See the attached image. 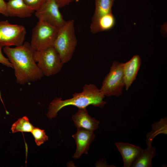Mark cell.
Here are the masks:
<instances>
[{
    "label": "cell",
    "mask_w": 167,
    "mask_h": 167,
    "mask_svg": "<svg viewBox=\"0 0 167 167\" xmlns=\"http://www.w3.org/2000/svg\"><path fill=\"white\" fill-rule=\"evenodd\" d=\"M3 50L13 66L18 84L24 85L35 82L44 76L34 60L35 50L28 42L14 48L4 47Z\"/></svg>",
    "instance_id": "obj_1"
},
{
    "label": "cell",
    "mask_w": 167,
    "mask_h": 167,
    "mask_svg": "<svg viewBox=\"0 0 167 167\" xmlns=\"http://www.w3.org/2000/svg\"><path fill=\"white\" fill-rule=\"evenodd\" d=\"M105 96L95 84H86L82 92L74 93L71 98L62 100L61 98L56 97L49 105L47 115L50 119L55 118L60 110L69 105L78 109L86 108L90 105L102 108L106 103L104 100Z\"/></svg>",
    "instance_id": "obj_2"
},
{
    "label": "cell",
    "mask_w": 167,
    "mask_h": 167,
    "mask_svg": "<svg viewBox=\"0 0 167 167\" xmlns=\"http://www.w3.org/2000/svg\"><path fill=\"white\" fill-rule=\"evenodd\" d=\"M77 43L75 34L74 21H66L59 28L53 46L64 64L71 59Z\"/></svg>",
    "instance_id": "obj_3"
},
{
    "label": "cell",
    "mask_w": 167,
    "mask_h": 167,
    "mask_svg": "<svg viewBox=\"0 0 167 167\" xmlns=\"http://www.w3.org/2000/svg\"><path fill=\"white\" fill-rule=\"evenodd\" d=\"M34 60L43 75L49 77L56 75L61 70L64 63L53 46L41 50H35Z\"/></svg>",
    "instance_id": "obj_4"
},
{
    "label": "cell",
    "mask_w": 167,
    "mask_h": 167,
    "mask_svg": "<svg viewBox=\"0 0 167 167\" xmlns=\"http://www.w3.org/2000/svg\"><path fill=\"white\" fill-rule=\"evenodd\" d=\"M59 29L44 20H38L32 30L31 46L37 50L53 46Z\"/></svg>",
    "instance_id": "obj_5"
},
{
    "label": "cell",
    "mask_w": 167,
    "mask_h": 167,
    "mask_svg": "<svg viewBox=\"0 0 167 167\" xmlns=\"http://www.w3.org/2000/svg\"><path fill=\"white\" fill-rule=\"evenodd\" d=\"M124 87L123 63L114 61L109 72L103 81L100 90L105 96L118 97L122 94Z\"/></svg>",
    "instance_id": "obj_6"
},
{
    "label": "cell",
    "mask_w": 167,
    "mask_h": 167,
    "mask_svg": "<svg viewBox=\"0 0 167 167\" xmlns=\"http://www.w3.org/2000/svg\"><path fill=\"white\" fill-rule=\"evenodd\" d=\"M26 30L23 25L10 24L8 20L0 21V46L22 45Z\"/></svg>",
    "instance_id": "obj_7"
},
{
    "label": "cell",
    "mask_w": 167,
    "mask_h": 167,
    "mask_svg": "<svg viewBox=\"0 0 167 167\" xmlns=\"http://www.w3.org/2000/svg\"><path fill=\"white\" fill-rule=\"evenodd\" d=\"M55 0H46L35 13L38 20H44L59 28L65 24V21Z\"/></svg>",
    "instance_id": "obj_8"
},
{
    "label": "cell",
    "mask_w": 167,
    "mask_h": 167,
    "mask_svg": "<svg viewBox=\"0 0 167 167\" xmlns=\"http://www.w3.org/2000/svg\"><path fill=\"white\" fill-rule=\"evenodd\" d=\"M76 146V149L73 157L79 159L83 154H87L90 144L94 140L95 135L93 132L82 129H77L76 133L72 135Z\"/></svg>",
    "instance_id": "obj_9"
},
{
    "label": "cell",
    "mask_w": 167,
    "mask_h": 167,
    "mask_svg": "<svg viewBox=\"0 0 167 167\" xmlns=\"http://www.w3.org/2000/svg\"><path fill=\"white\" fill-rule=\"evenodd\" d=\"M115 145L122 156L124 167H131L143 150L139 146L127 143L116 142Z\"/></svg>",
    "instance_id": "obj_10"
},
{
    "label": "cell",
    "mask_w": 167,
    "mask_h": 167,
    "mask_svg": "<svg viewBox=\"0 0 167 167\" xmlns=\"http://www.w3.org/2000/svg\"><path fill=\"white\" fill-rule=\"evenodd\" d=\"M72 119L77 129H82L94 132L98 127L99 121L88 114L86 108L78 109L72 115Z\"/></svg>",
    "instance_id": "obj_11"
},
{
    "label": "cell",
    "mask_w": 167,
    "mask_h": 167,
    "mask_svg": "<svg viewBox=\"0 0 167 167\" xmlns=\"http://www.w3.org/2000/svg\"><path fill=\"white\" fill-rule=\"evenodd\" d=\"M141 63L138 55H135L129 61L123 63V71L126 90H128L135 79Z\"/></svg>",
    "instance_id": "obj_12"
},
{
    "label": "cell",
    "mask_w": 167,
    "mask_h": 167,
    "mask_svg": "<svg viewBox=\"0 0 167 167\" xmlns=\"http://www.w3.org/2000/svg\"><path fill=\"white\" fill-rule=\"evenodd\" d=\"M6 10L8 16L20 18L30 17L35 11L24 0H8L6 2Z\"/></svg>",
    "instance_id": "obj_13"
},
{
    "label": "cell",
    "mask_w": 167,
    "mask_h": 167,
    "mask_svg": "<svg viewBox=\"0 0 167 167\" xmlns=\"http://www.w3.org/2000/svg\"><path fill=\"white\" fill-rule=\"evenodd\" d=\"M115 24V19L112 12L92 20L90 25L91 32L95 34L109 30Z\"/></svg>",
    "instance_id": "obj_14"
},
{
    "label": "cell",
    "mask_w": 167,
    "mask_h": 167,
    "mask_svg": "<svg viewBox=\"0 0 167 167\" xmlns=\"http://www.w3.org/2000/svg\"><path fill=\"white\" fill-rule=\"evenodd\" d=\"M156 149L152 144L147 146L133 164L131 167H151L152 159L156 155Z\"/></svg>",
    "instance_id": "obj_15"
},
{
    "label": "cell",
    "mask_w": 167,
    "mask_h": 167,
    "mask_svg": "<svg viewBox=\"0 0 167 167\" xmlns=\"http://www.w3.org/2000/svg\"><path fill=\"white\" fill-rule=\"evenodd\" d=\"M160 134H167V118H161L152 125V130L147 133L146 136L147 146L152 144L154 138Z\"/></svg>",
    "instance_id": "obj_16"
},
{
    "label": "cell",
    "mask_w": 167,
    "mask_h": 167,
    "mask_svg": "<svg viewBox=\"0 0 167 167\" xmlns=\"http://www.w3.org/2000/svg\"><path fill=\"white\" fill-rule=\"evenodd\" d=\"M115 0H95V9L92 20L112 12Z\"/></svg>",
    "instance_id": "obj_17"
},
{
    "label": "cell",
    "mask_w": 167,
    "mask_h": 167,
    "mask_svg": "<svg viewBox=\"0 0 167 167\" xmlns=\"http://www.w3.org/2000/svg\"><path fill=\"white\" fill-rule=\"evenodd\" d=\"M34 127L29 122L28 118L24 116L14 123L11 129L12 133L19 131L31 132Z\"/></svg>",
    "instance_id": "obj_18"
},
{
    "label": "cell",
    "mask_w": 167,
    "mask_h": 167,
    "mask_svg": "<svg viewBox=\"0 0 167 167\" xmlns=\"http://www.w3.org/2000/svg\"><path fill=\"white\" fill-rule=\"evenodd\" d=\"M31 132L35 139L36 144L38 146H40L48 139V137L46 135L44 130L34 127Z\"/></svg>",
    "instance_id": "obj_19"
},
{
    "label": "cell",
    "mask_w": 167,
    "mask_h": 167,
    "mask_svg": "<svg viewBox=\"0 0 167 167\" xmlns=\"http://www.w3.org/2000/svg\"><path fill=\"white\" fill-rule=\"evenodd\" d=\"M25 3L31 8L36 11L46 0H24Z\"/></svg>",
    "instance_id": "obj_20"
},
{
    "label": "cell",
    "mask_w": 167,
    "mask_h": 167,
    "mask_svg": "<svg viewBox=\"0 0 167 167\" xmlns=\"http://www.w3.org/2000/svg\"><path fill=\"white\" fill-rule=\"evenodd\" d=\"M2 47L0 46V63L7 67L13 68V66L8 59L3 54L2 52Z\"/></svg>",
    "instance_id": "obj_21"
},
{
    "label": "cell",
    "mask_w": 167,
    "mask_h": 167,
    "mask_svg": "<svg viewBox=\"0 0 167 167\" xmlns=\"http://www.w3.org/2000/svg\"><path fill=\"white\" fill-rule=\"evenodd\" d=\"M0 14L8 16L6 10V2L4 0H0Z\"/></svg>",
    "instance_id": "obj_22"
},
{
    "label": "cell",
    "mask_w": 167,
    "mask_h": 167,
    "mask_svg": "<svg viewBox=\"0 0 167 167\" xmlns=\"http://www.w3.org/2000/svg\"><path fill=\"white\" fill-rule=\"evenodd\" d=\"M74 0H55L59 8L64 7Z\"/></svg>",
    "instance_id": "obj_23"
}]
</instances>
